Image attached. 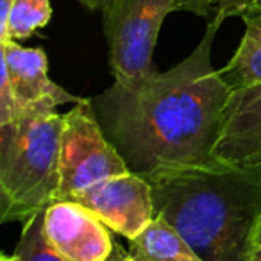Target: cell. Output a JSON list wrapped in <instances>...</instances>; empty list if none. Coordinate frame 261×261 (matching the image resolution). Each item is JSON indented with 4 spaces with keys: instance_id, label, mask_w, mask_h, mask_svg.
Wrapping results in <instances>:
<instances>
[{
    "instance_id": "cell-21",
    "label": "cell",
    "mask_w": 261,
    "mask_h": 261,
    "mask_svg": "<svg viewBox=\"0 0 261 261\" xmlns=\"http://www.w3.org/2000/svg\"><path fill=\"white\" fill-rule=\"evenodd\" d=\"M252 8L261 9V0H252V2H250V9H252Z\"/></svg>"
},
{
    "instance_id": "cell-20",
    "label": "cell",
    "mask_w": 261,
    "mask_h": 261,
    "mask_svg": "<svg viewBox=\"0 0 261 261\" xmlns=\"http://www.w3.org/2000/svg\"><path fill=\"white\" fill-rule=\"evenodd\" d=\"M0 261H18V259H16L15 256H8V254H2V256H0Z\"/></svg>"
},
{
    "instance_id": "cell-4",
    "label": "cell",
    "mask_w": 261,
    "mask_h": 261,
    "mask_svg": "<svg viewBox=\"0 0 261 261\" xmlns=\"http://www.w3.org/2000/svg\"><path fill=\"white\" fill-rule=\"evenodd\" d=\"M130 172L116 147L104 135L90 98H83L63 115L59 145L58 199H73L90 186Z\"/></svg>"
},
{
    "instance_id": "cell-9",
    "label": "cell",
    "mask_w": 261,
    "mask_h": 261,
    "mask_svg": "<svg viewBox=\"0 0 261 261\" xmlns=\"http://www.w3.org/2000/svg\"><path fill=\"white\" fill-rule=\"evenodd\" d=\"M213 160L236 167H261V84L231 91Z\"/></svg>"
},
{
    "instance_id": "cell-17",
    "label": "cell",
    "mask_w": 261,
    "mask_h": 261,
    "mask_svg": "<svg viewBox=\"0 0 261 261\" xmlns=\"http://www.w3.org/2000/svg\"><path fill=\"white\" fill-rule=\"evenodd\" d=\"M15 0H0V33L6 29V23H8V16L11 11V6Z\"/></svg>"
},
{
    "instance_id": "cell-12",
    "label": "cell",
    "mask_w": 261,
    "mask_h": 261,
    "mask_svg": "<svg viewBox=\"0 0 261 261\" xmlns=\"http://www.w3.org/2000/svg\"><path fill=\"white\" fill-rule=\"evenodd\" d=\"M52 16L50 0H15L0 41L27 40L38 29L45 27Z\"/></svg>"
},
{
    "instance_id": "cell-1",
    "label": "cell",
    "mask_w": 261,
    "mask_h": 261,
    "mask_svg": "<svg viewBox=\"0 0 261 261\" xmlns=\"http://www.w3.org/2000/svg\"><path fill=\"white\" fill-rule=\"evenodd\" d=\"M225 18L222 13L211 16L200 43L177 66L138 79H115L90 98L104 135L133 174L147 179L161 170L215 161L231 90L211 63V47Z\"/></svg>"
},
{
    "instance_id": "cell-2",
    "label": "cell",
    "mask_w": 261,
    "mask_h": 261,
    "mask_svg": "<svg viewBox=\"0 0 261 261\" xmlns=\"http://www.w3.org/2000/svg\"><path fill=\"white\" fill-rule=\"evenodd\" d=\"M156 217L170 224L202 261H250L261 215V167L213 161L149 175Z\"/></svg>"
},
{
    "instance_id": "cell-7",
    "label": "cell",
    "mask_w": 261,
    "mask_h": 261,
    "mask_svg": "<svg viewBox=\"0 0 261 261\" xmlns=\"http://www.w3.org/2000/svg\"><path fill=\"white\" fill-rule=\"evenodd\" d=\"M70 200L83 204L129 242L156 218L150 182L133 172L104 179Z\"/></svg>"
},
{
    "instance_id": "cell-11",
    "label": "cell",
    "mask_w": 261,
    "mask_h": 261,
    "mask_svg": "<svg viewBox=\"0 0 261 261\" xmlns=\"http://www.w3.org/2000/svg\"><path fill=\"white\" fill-rule=\"evenodd\" d=\"M129 256L133 261H202L186 240L160 217L130 240Z\"/></svg>"
},
{
    "instance_id": "cell-16",
    "label": "cell",
    "mask_w": 261,
    "mask_h": 261,
    "mask_svg": "<svg viewBox=\"0 0 261 261\" xmlns=\"http://www.w3.org/2000/svg\"><path fill=\"white\" fill-rule=\"evenodd\" d=\"M250 261H261V215L257 217L250 238Z\"/></svg>"
},
{
    "instance_id": "cell-8",
    "label": "cell",
    "mask_w": 261,
    "mask_h": 261,
    "mask_svg": "<svg viewBox=\"0 0 261 261\" xmlns=\"http://www.w3.org/2000/svg\"><path fill=\"white\" fill-rule=\"evenodd\" d=\"M45 232L66 261H111L118 250L109 227L75 200H54L45 210Z\"/></svg>"
},
{
    "instance_id": "cell-13",
    "label": "cell",
    "mask_w": 261,
    "mask_h": 261,
    "mask_svg": "<svg viewBox=\"0 0 261 261\" xmlns=\"http://www.w3.org/2000/svg\"><path fill=\"white\" fill-rule=\"evenodd\" d=\"M13 256L18 261H66L45 232V211L23 222L22 236Z\"/></svg>"
},
{
    "instance_id": "cell-18",
    "label": "cell",
    "mask_w": 261,
    "mask_h": 261,
    "mask_svg": "<svg viewBox=\"0 0 261 261\" xmlns=\"http://www.w3.org/2000/svg\"><path fill=\"white\" fill-rule=\"evenodd\" d=\"M81 4L84 6V8L91 9V11H95V9H100L102 6H104L106 0H79Z\"/></svg>"
},
{
    "instance_id": "cell-5",
    "label": "cell",
    "mask_w": 261,
    "mask_h": 261,
    "mask_svg": "<svg viewBox=\"0 0 261 261\" xmlns=\"http://www.w3.org/2000/svg\"><path fill=\"white\" fill-rule=\"evenodd\" d=\"M177 0H106L100 8L109 65L118 81L156 73L152 52L158 34Z\"/></svg>"
},
{
    "instance_id": "cell-19",
    "label": "cell",
    "mask_w": 261,
    "mask_h": 261,
    "mask_svg": "<svg viewBox=\"0 0 261 261\" xmlns=\"http://www.w3.org/2000/svg\"><path fill=\"white\" fill-rule=\"evenodd\" d=\"M111 261H133V259H130L129 252H123V250L118 247V250H116V254L113 256V259H111Z\"/></svg>"
},
{
    "instance_id": "cell-14",
    "label": "cell",
    "mask_w": 261,
    "mask_h": 261,
    "mask_svg": "<svg viewBox=\"0 0 261 261\" xmlns=\"http://www.w3.org/2000/svg\"><path fill=\"white\" fill-rule=\"evenodd\" d=\"M250 2L252 0H211V6L213 15L222 13L225 16H242L250 9Z\"/></svg>"
},
{
    "instance_id": "cell-6",
    "label": "cell",
    "mask_w": 261,
    "mask_h": 261,
    "mask_svg": "<svg viewBox=\"0 0 261 261\" xmlns=\"http://www.w3.org/2000/svg\"><path fill=\"white\" fill-rule=\"evenodd\" d=\"M0 125L33 109H56L61 104H77L83 98L68 93L48 77L47 54L27 48L15 40L0 41Z\"/></svg>"
},
{
    "instance_id": "cell-15",
    "label": "cell",
    "mask_w": 261,
    "mask_h": 261,
    "mask_svg": "<svg viewBox=\"0 0 261 261\" xmlns=\"http://www.w3.org/2000/svg\"><path fill=\"white\" fill-rule=\"evenodd\" d=\"M175 11H190L199 16H213L211 0H177Z\"/></svg>"
},
{
    "instance_id": "cell-3",
    "label": "cell",
    "mask_w": 261,
    "mask_h": 261,
    "mask_svg": "<svg viewBox=\"0 0 261 261\" xmlns=\"http://www.w3.org/2000/svg\"><path fill=\"white\" fill-rule=\"evenodd\" d=\"M61 133L56 109L25 111L0 125L2 222H25L58 199Z\"/></svg>"
},
{
    "instance_id": "cell-10",
    "label": "cell",
    "mask_w": 261,
    "mask_h": 261,
    "mask_svg": "<svg viewBox=\"0 0 261 261\" xmlns=\"http://www.w3.org/2000/svg\"><path fill=\"white\" fill-rule=\"evenodd\" d=\"M245 33L238 50L220 68V77L231 91L261 84V9L252 8L242 15Z\"/></svg>"
}]
</instances>
